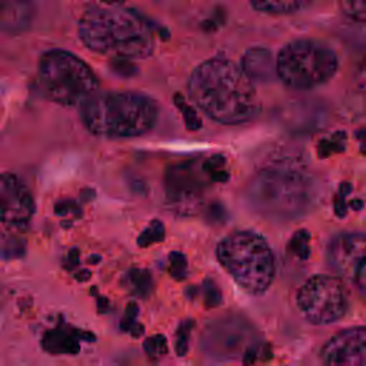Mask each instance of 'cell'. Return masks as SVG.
<instances>
[{
	"label": "cell",
	"instance_id": "8fae6325",
	"mask_svg": "<svg viewBox=\"0 0 366 366\" xmlns=\"http://www.w3.org/2000/svg\"><path fill=\"white\" fill-rule=\"evenodd\" d=\"M323 366H366V329L349 327L333 335L323 346Z\"/></svg>",
	"mask_w": 366,
	"mask_h": 366
},
{
	"label": "cell",
	"instance_id": "3957f363",
	"mask_svg": "<svg viewBox=\"0 0 366 366\" xmlns=\"http://www.w3.org/2000/svg\"><path fill=\"white\" fill-rule=\"evenodd\" d=\"M157 104L149 96L130 90L97 92L80 106L86 129L102 137L124 139L146 134L156 124Z\"/></svg>",
	"mask_w": 366,
	"mask_h": 366
},
{
	"label": "cell",
	"instance_id": "2e32d148",
	"mask_svg": "<svg viewBox=\"0 0 366 366\" xmlns=\"http://www.w3.org/2000/svg\"><path fill=\"white\" fill-rule=\"evenodd\" d=\"M340 7L346 16L359 21H365L366 4L363 1H343L340 3Z\"/></svg>",
	"mask_w": 366,
	"mask_h": 366
},
{
	"label": "cell",
	"instance_id": "8992f818",
	"mask_svg": "<svg viewBox=\"0 0 366 366\" xmlns=\"http://www.w3.org/2000/svg\"><path fill=\"white\" fill-rule=\"evenodd\" d=\"M249 196L262 213L296 216L309 204L310 179L299 166L277 162L256 174Z\"/></svg>",
	"mask_w": 366,
	"mask_h": 366
},
{
	"label": "cell",
	"instance_id": "30bf717a",
	"mask_svg": "<svg viewBox=\"0 0 366 366\" xmlns=\"http://www.w3.org/2000/svg\"><path fill=\"white\" fill-rule=\"evenodd\" d=\"M34 213V200L23 182L13 173L0 174V230L24 229Z\"/></svg>",
	"mask_w": 366,
	"mask_h": 366
},
{
	"label": "cell",
	"instance_id": "4fadbf2b",
	"mask_svg": "<svg viewBox=\"0 0 366 366\" xmlns=\"http://www.w3.org/2000/svg\"><path fill=\"white\" fill-rule=\"evenodd\" d=\"M43 346L50 353H77L79 339L73 333L63 330H50L43 339Z\"/></svg>",
	"mask_w": 366,
	"mask_h": 366
},
{
	"label": "cell",
	"instance_id": "9c48e42d",
	"mask_svg": "<svg viewBox=\"0 0 366 366\" xmlns=\"http://www.w3.org/2000/svg\"><path fill=\"white\" fill-rule=\"evenodd\" d=\"M327 262L330 267L345 279L353 283L360 295L365 293V234L342 233L332 239L327 246Z\"/></svg>",
	"mask_w": 366,
	"mask_h": 366
},
{
	"label": "cell",
	"instance_id": "5b68a950",
	"mask_svg": "<svg viewBox=\"0 0 366 366\" xmlns=\"http://www.w3.org/2000/svg\"><path fill=\"white\" fill-rule=\"evenodd\" d=\"M37 80L46 99L66 107H80L99 92V79L92 67L61 49H51L41 54Z\"/></svg>",
	"mask_w": 366,
	"mask_h": 366
},
{
	"label": "cell",
	"instance_id": "9a60e30c",
	"mask_svg": "<svg viewBox=\"0 0 366 366\" xmlns=\"http://www.w3.org/2000/svg\"><path fill=\"white\" fill-rule=\"evenodd\" d=\"M143 347L150 360H160L167 353V340L164 336H152L144 340Z\"/></svg>",
	"mask_w": 366,
	"mask_h": 366
},
{
	"label": "cell",
	"instance_id": "52a82bcc",
	"mask_svg": "<svg viewBox=\"0 0 366 366\" xmlns=\"http://www.w3.org/2000/svg\"><path fill=\"white\" fill-rule=\"evenodd\" d=\"M336 51L316 39H297L285 44L274 57L276 77L290 89L309 90L325 84L337 71Z\"/></svg>",
	"mask_w": 366,
	"mask_h": 366
},
{
	"label": "cell",
	"instance_id": "277c9868",
	"mask_svg": "<svg viewBox=\"0 0 366 366\" xmlns=\"http://www.w3.org/2000/svg\"><path fill=\"white\" fill-rule=\"evenodd\" d=\"M216 256L232 279L250 295H263L274 279V257L267 242L252 230L223 237Z\"/></svg>",
	"mask_w": 366,
	"mask_h": 366
},
{
	"label": "cell",
	"instance_id": "7a4b0ae2",
	"mask_svg": "<svg viewBox=\"0 0 366 366\" xmlns=\"http://www.w3.org/2000/svg\"><path fill=\"white\" fill-rule=\"evenodd\" d=\"M79 37L99 54L123 59H146L154 50L149 24L123 4H96L79 20Z\"/></svg>",
	"mask_w": 366,
	"mask_h": 366
},
{
	"label": "cell",
	"instance_id": "6da1fadb",
	"mask_svg": "<svg viewBox=\"0 0 366 366\" xmlns=\"http://www.w3.org/2000/svg\"><path fill=\"white\" fill-rule=\"evenodd\" d=\"M190 100L212 120L240 124L260 109L254 83L234 61L213 57L196 66L187 81Z\"/></svg>",
	"mask_w": 366,
	"mask_h": 366
},
{
	"label": "cell",
	"instance_id": "7c38bea8",
	"mask_svg": "<svg viewBox=\"0 0 366 366\" xmlns=\"http://www.w3.org/2000/svg\"><path fill=\"white\" fill-rule=\"evenodd\" d=\"M240 69L253 83L269 81L276 76L274 57L267 49L263 47L249 49L242 57Z\"/></svg>",
	"mask_w": 366,
	"mask_h": 366
},
{
	"label": "cell",
	"instance_id": "5bb4252c",
	"mask_svg": "<svg viewBox=\"0 0 366 366\" xmlns=\"http://www.w3.org/2000/svg\"><path fill=\"white\" fill-rule=\"evenodd\" d=\"M250 6L256 11L266 14H293L310 6L309 1H252Z\"/></svg>",
	"mask_w": 366,
	"mask_h": 366
},
{
	"label": "cell",
	"instance_id": "ba28073f",
	"mask_svg": "<svg viewBox=\"0 0 366 366\" xmlns=\"http://www.w3.org/2000/svg\"><path fill=\"white\" fill-rule=\"evenodd\" d=\"M296 307L313 325L335 323L349 309V293L337 276L315 274L299 287Z\"/></svg>",
	"mask_w": 366,
	"mask_h": 366
}]
</instances>
